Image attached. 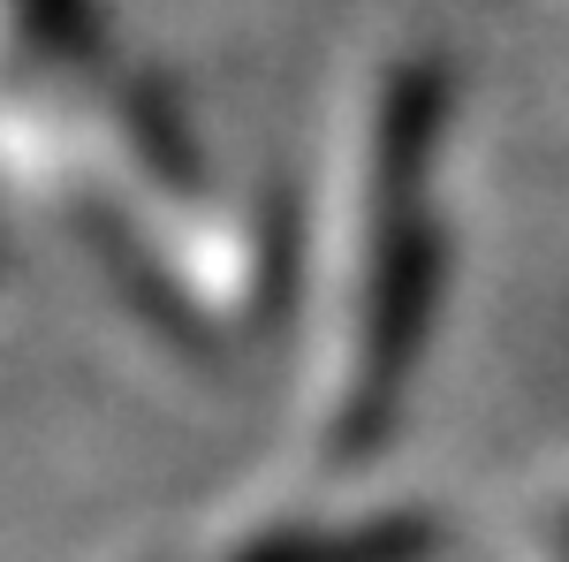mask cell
I'll return each instance as SVG.
<instances>
[{"mask_svg": "<svg viewBox=\"0 0 569 562\" xmlns=\"http://www.w3.org/2000/svg\"><path fill=\"white\" fill-rule=\"evenodd\" d=\"M440 524L410 510H281L236 524L182 562H433Z\"/></svg>", "mask_w": 569, "mask_h": 562, "instance_id": "7a4b0ae2", "label": "cell"}, {"mask_svg": "<svg viewBox=\"0 0 569 562\" xmlns=\"http://www.w3.org/2000/svg\"><path fill=\"white\" fill-rule=\"evenodd\" d=\"M122 61L99 0H0V115L91 85Z\"/></svg>", "mask_w": 569, "mask_h": 562, "instance_id": "3957f363", "label": "cell"}, {"mask_svg": "<svg viewBox=\"0 0 569 562\" xmlns=\"http://www.w3.org/2000/svg\"><path fill=\"white\" fill-rule=\"evenodd\" d=\"M448 61L372 46L335 85L311 198L297 206L289 433L319 479L365 472L402 426L448 289Z\"/></svg>", "mask_w": 569, "mask_h": 562, "instance_id": "6da1fadb", "label": "cell"}]
</instances>
